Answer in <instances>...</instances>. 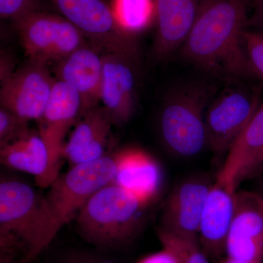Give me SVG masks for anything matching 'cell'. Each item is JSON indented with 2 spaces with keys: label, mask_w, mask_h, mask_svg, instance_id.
<instances>
[{
  "label": "cell",
  "mask_w": 263,
  "mask_h": 263,
  "mask_svg": "<svg viewBox=\"0 0 263 263\" xmlns=\"http://www.w3.org/2000/svg\"><path fill=\"white\" fill-rule=\"evenodd\" d=\"M249 0H200L196 17L180 48L183 57L220 79L253 75L243 46Z\"/></svg>",
  "instance_id": "obj_1"
},
{
  "label": "cell",
  "mask_w": 263,
  "mask_h": 263,
  "mask_svg": "<svg viewBox=\"0 0 263 263\" xmlns=\"http://www.w3.org/2000/svg\"><path fill=\"white\" fill-rule=\"evenodd\" d=\"M147 206L132 194L110 183L94 194L75 220L86 241L102 248L127 245L138 234Z\"/></svg>",
  "instance_id": "obj_2"
},
{
  "label": "cell",
  "mask_w": 263,
  "mask_h": 263,
  "mask_svg": "<svg viewBox=\"0 0 263 263\" xmlns=\"http://www.w3.org/2000/svg\"><path fill=\"white\" fill-rule=\"evenodd\" d=\"M215 94V85L197 81L179 85L167 95L161 114L160 133L171 152L187 158L208 146L205 113Z\"/></svg>",
  "instance_id": "obj_3"
},
{
  "label": "cell",
  "mask_w": 263,
  "mask_h": 263,
  "mask_svg": "<svg viewBox=\"0 0 263 263\" xmlns=\"http://www.w3.org/2000/svg\"><path fill=\"white\" fill-rule=\"evenodd\" d=\"M117 167L113 156L72 166L59 176L43 196L46 248L60 230L76 219L86 202L100 189L113 183Z\"/></svg>",
  "instance_id": "obj_4"
},
{
  "label": "cell",
  "mask_w": 263,
  "mask_h": 263,
  "mask_svg": "<svg viewBox=\"0 0 263 263\" xmlns=\"http://www.w3.org/2000/svg\"><path fill=\"white\" fill-rule=\"evenodd\" d=\"M0 248L23 251L22 263L32 262L46 249L43 196L17 180L0 183Z\"/></svg>",
  "instance_id": "obj_5"
},
{
  "label": "cell",
  "mask_w": 263,
  "mask_h": 263,
  "mask_svg": "<svg viewBox=\"0 0 263 263\" xmlns=\"http://www.w3.org/2000/svg\"><path fill=\"white\" fill-rule=\"evenodd\" d=\"M62 16L93 45L108 53L141 60L136 36L103 0H51Z\"/></svg>",
  "instance_id": "obj_6"
},
{
  "label": "cell",
  "mask_w": 263,
  "mask_h": 263,
  "mask_svg": "<svg viewBox=\"0 0 263 263\" xmlns=\"http://www.w3.org/2000/svg\"><path fill=\"white\" fill-rule=\"evenodd\" d=\"M13 24L28 58L44 63L60 61L86 43L62 15L40 10Z\"/></svg>",
  "instance_id": "obj_7"
},
{
  "label": "cell",
  "mask_w": 263,
  "mask_h": 263,
  "mask_svg": "<svg viewBox=\"0 0 263 263\" xmlns=\"http://www.w3.org/2000/svg\"><path fill=\"white\" fill-rule=\"evenodd\" d=\"M260 105V92L243 86H231L213 98L205 121L208 146L214 154L227 155Z\"/></svg>",
  "instance_id": "obj_8"
},
{
  "label": "cell",
  "mask_w": 263,
  "mask_h": 263,
  "mask_svg": "<svg viewBox=\"0 0 263 263\" xmlns=\"http://www.w3.org/2000/svg\"><path fill=\"white\" fill-rule=\"evenodd\" d=\"M55 82L48 64L28 59L24 65L1 81V107L25 122L39 121Z\"/></svg>",
  "instance_id": "obj_9"
},
{
  "label": "cell",
  "mask_w": 263,
  "mask_h": 263,
  "mask_svg": "<svg viewBox=\"0 0 263 263\" xmlns=\"http://www.w3.org/2000/svg\"><path fill=\"white\" fill-rule=\"evenodd\" d=\"M141 60L115 53L103 54L100 103L114 125L122 126L136 111L137 79Z\"/></svg>",
  "instance_id": "obj_10"
},
{
  "label": "cell",
  "mask_w": 263,
  "mask_h": 263,
  "mask_svg": "<svg viewBox=\"0 0 263 263\" xmlns=\"http://www.w3.org/2000/svg\"><path fill=\"white\" fill-rule=\"evenodd\" d=\"M213 183L207 176H195L176 185L164 203L158 229L198 240L200 218Z\"/></svg>",
  "instance_id": "obj_11"
},
{
  "label": "cell",
  "mask_w": 263,
  "mask_h": 263,
  "mask_svg": "<svg viewBox=\"0 0 263 263\" xmlns=\"http://www.w3.org/2000/svg\"><path fill=\"white\" fill-rule=\"evenodd\" d=\"M226 254L232 258L262 262L263 200L255 192L235 193Z\"/></svg>",
  "instance_id": "obj_12"
},
{
  "label": "cell",
  "mask_w": 263,
  "mask_h": 263,
  "mask_svg": "<svg viewBox=\"0 0 263 263\" xmlns=\"http://www.w3.org/2000/svg\"><path fill=\"white\" fill-rule=\"evenodd\" d=\"M263 174V103L226 155L216 181L237 191Z\"/></svg>",
  "instance_id": "obj_13"
},
{
  "label": "cell",
  "mask_w": 263,
  "mask_h": 263,
  "mask_svg": "<svg viewBox=\"0 0 263 263\" xmlns=\"http://www.w3.org/2000/svg\"><path fill=\"white\" fill-rule=\"evenodd\" d=\"M82 111V98L79 91L65 81H56L43 117L38 121V130L47 143L58 169L64 157L65 137L79 120Z\"/></svg>",
  "instance_id": "obj_14"
},
{
  "label": "cell",
  "mask_w": 263,
  "mask_h": 263,
  "mask_svg": "<svg viewBox=\"0 0 263 263\" xmlns=\"http://www.w3.org/2000/svg\"><path fill=\"white\" fill-rule=\"evenodd\" d=\"M113 157L117 167L113 183L147 207L155 202L163 183L162 168L155 157L136 147L119 151Z\"/></svg>",
  "instance_id": "obj_15"
},
{
  "label": "cell",
  "mask_w": 263,
  "mask_h": 263,
  "mask_svg": "<svg viewBox=\"0 0 263 263\" xmlns=\"http://www.w3.org/2000/svg\"><path fill=\"white\" fill-rule=\"evenodd\" d=\"M235 193L233 189L216 180L208 195L200 218L198 240L209 259H222L226 254Z\"/></svg>",
  "instance_id": "obj_16"
},
{
  "label": "cell",
  "mask_w": 263,
  "mask_h": 263,
  "mask_svg": "<svg viewBox=\"0 0 263 263\" xmlns=\"http://www.w3.org/2000/svg\"><path fill=\"white\" fill-rule=\"evenodd\" d=\"M0 160L8 168L34 176L39 187H49L60 176V170L39 130L29 129L14 141L0 147Z\"/></svg>",
  "instance_id": "obj_17"
},
{
  "label": "cell",
  "mask_w": 263,
  "mask_h": 263,
  "mask_svg": "<svg viewBox=\"0 0 263 263\" xmlns=\"http://www.w3.org/2000/svg\"><path fill=\"white\" fill-rule=\"evenodd\" d=\"M156 34L153 54L163 60L181 48L193 27L199 0H152Z\"/></svg>",
  "instance_id": "obj_18"
},
{
  "label": "cell",
  "mask_w": 263,
  "mask_h": 263,
  "mask_svg": "<svg viewBox=\"0 0 263 263\" xmlns=\"http://www.w3.org/2000/svg\"><path fill=\"white\" fill-rule=\"evenodd\" d=\"M98 49L86 43L57 62L58 80L71 85L82 98L81 116L98 107L100 103L103 55L100 54Z\"/></svg>",
  "instance_id": "obj_19"
},
{
  "label": "cell",
  "mask_w": 263,
  "mask_h": 263,
  "mask_svg": "<svg viewBox=\"0 0 263 263\" xmlns=\"http://www.w3.org/2000/svg\"><path fill=\"white\" fill-rule=\"evenodd\" d=\"M113 126L103 107L88 110L76 123L65 143L63 157L72 167L105 157Z\"/></svg>",
  "instance_id": "obj_20"
},
{
  "label": "cell",
  "mask_w": 263,
  "mask_h": 263,
  "mask_svg": "<svg viewBox=\"0 0 263 263\" xmlns=\"http://www.w3.org/2000/svg\"><path fill=\"white\" fill-rule=\"evenodd\" d=\"M115 12L119 22L134 35L146 29L155 21L152 0H116Z\"/></svg>",
  "instance_id": "obj_21"
},
{
  "label": "cell",
  "mask_w": 263,
  "mask_h": 263,
  "mask_svg": "<svg viewBox=\"0 0 263 263\" xmlns=\"http://www.w3.org/2000/svg\"><path fill=\"white\" fill-rule=\"evenodd\" d=\"M162 247L176 256L179 263H210L198 240L190 239L157 230Z\"/></svg>",
  "instance_id": "obj_22"
},
{
  "label": "cell",
  "mask_w": 263,
  "mask_h": 263,
  "mask_svg": "<svg viewBox=\"0 0 263 263\" xmlns=\"http://www.w3.org/2000/svg\"><path fill=\"white\" fill-rule=\"evenodd\" d=\"M243 41L252 73L263 81V32L245 31Z\"/></svg>",
  "instance_id": "obj_23"
},
{
  "label": "cell",
  "mask_w": 263,
  "mask_h": 263,
  "mask_svg": "<svg viewBox=\"0 0 263 263\" xmlns=\"http://www.w3.org/2000/svg\"><path fill=\"white\" fill-rule=\"evenodd\" d=\"M28 123L14 114L1 107L0 108V147L14 141L28 130Z\"/></svg>",
  "instance_id": "obj_24"
},
{
  "label": "cell",
  "mask_w": 263,
  "mask_h": 263,
  "mask_svg": "<svg viewBox=\"0 0 263 263\" xmlns=\"http://www.w3.org/2000/svg\"><path fill=\"white\" fill-rule=\"evenodd\" d=\"M40 10L38 0H0L1 18L13 22Z\"/></svg>",
  "instance_id": "obj_25"
},
{
  "label": "cell",
  "mask_w": 263,
  "mask_h": 263,
  "mask_svg": "<svg viewBox=\"0 0 263 263\" xmlns=\"http://www.w3.org/2000/svg\"><path fill=\"white\" fill-rule=\"evenodd\" d=\"M136 263H179V261L171 251L162 247L159 252L148 254Z\"/></svg>",
  "instance_id": "obj_26"
},
{
  "label": "cell",
  "mask_w": 263,
  "mask_h": 263,
  "mask_svg": "<svg viewBox=\"0 0 263 263\" xmlns=\"http://www.w3.org/2000/svg\"><path fill=\"white\" fill-rule=\"evenodd\" d=\"M249 23L257 28L260 29L263 32V0H257L254 4V10Z\"/></svg>",
  "instance_id": "obj_27"
},
{
  "label": "cell",
  "mask_w": 263,
  "mask_h": 263,
  "mask_svg": "<svg viewBox=\"0 0 263 263\" xmlns=\"http://www.w3.org/2000/svg\"><path fill=\"white\" fill-rule=\"evenodd\" d=\"M62 263H114L110 261L100 260L93 257H86L84 255H75L69 257Z\"/></svg>",
  "instance_id": "obj_28"
},
{
  "label": "cell",
  "mask_w": 263,
  "mask_h": 263,
  "mask_svg": "<svg viewBox=\"0 0 263 263\" xmlns=\"http://www.w3.org/2000/svg\"><path fill=\"white\" fill-rule=\"evenodd\" d=\"M0 263H22L15 258L14 253L1 251Z\"/></svg>",
  "instance_id": "obj_29"
},
{
  "label": "cell",
  "mask_w": 263,
  "mask_h": 263,
  "mask_svg": "<svg viewBox=\"0 0 263 263\" xmlns=\"http://www.w3.org/2000/svg\"><path fill=\"white\" fill-rule=\"evenodd\" d=\"M219 263H262L258 262H249V261L240 260V259L232 258V257L227 256L224 258H222L219 261Z\"/></svg>",
  "instance_id": "obj_30"
},
{
  "label": "cell",
  "mask_w": 263,
  "mask_h": 263,
  "mask_svg": "<svg viewBox=\"0 0 263 263\" xmlns=\"http://www.w3.org/2000/svg\"><path fill=\"white\" fill-rule=\"evenodd\" d=\"M258 181H257V189H256L255 193L258 194L259 196L263 200V174L262 176L257 178Z\"/></svg>",
  "instance_id": "obj_31"
}]
</instances>
